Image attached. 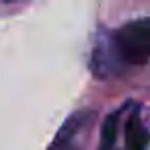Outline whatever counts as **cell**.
Instances as JSON below:
<instances>
[{
  "instance_id": "1",
  "label": "cell",
  "mask_w": 150,
  "mask_h": 150,
  "mask_svg": "<svg viewBox=\"0 0 150 150\" xmlns=\"http://www.w3.org/2000/svg\"><path fill=\"white\" fill-rule=\"evenodd\" d=\"M119 58L134 66H146L150 60V21L138 19L123 25L113 37Z\"/></svg>"
},
{
  "instance_id": "2",
  "label": "cell",
  "mask_w": 150,
  "mask_h": 150,
  "mask_svg": "<svg viewBox=\"0 0 150 150\" xmlns=\"http://www.w3.org/2000/svg\"><path fill=\"white\" fill-rule=\"evenodd\" d=\"M117 62H123L115 50L113 41L107 39H99V45L95 47V56H93V70L97 76H113L117 72Z\"/></svg>"
},
{
  "instance_id": "3",
  "label": "cell",
  "mask_w": 150,
  "mask_h": 150,
  "mask_svg": "<svg viewBox=\"0 0 150 150\" xmlns=\"http://www.w3.org/2000/svg\"><path fill=\"white\" fill-rule=\"evenodd\" d=\"M86 119H88V113H76L70 121H66L64 127L60 129L58 138L50 146V150H76V142L74 140L78 136V132L84 127Z\"/></svg>"
},
{
  "instance_id": "4",
  "label": "cell",
  "mask_w": 150,
  "mask_h": 150,
  "mask_svg": "<svg viewBox=\"0 0 150 150\" xmlns=\"http://www.w3.org/2000/svg\"><path fill=\"white\" fill-rule=\"evenodd\" d=\"M148 144V132L146 125L140 121V115H129L125 123V146L127 150H144Z\"/></svg>"
},
{
  "instance_id": "5",
  "label": "cell",
  "mask_w": 150,
  "mask_h": 150,
  "mask_svg": "<svg viewBox=\"0 0 150 150\" xmlns=\"http://www.w3.org/2000/svg\"><path fill=\"white\" fill-rule=\"evenodd\" d=\"M117 123H119V113L113 111L111 115H107L105 123H103V132H101V150H111L117 138Z\"/></svg>"
},
{
  "instance_id": "6",
  "label": "cell",
  "mask_w": 150,
  "mask_h": 150,
  "mask_svg": "<svg viewBox=\"0 0 150 150\" xmlns=\"http://www.w3.org/2000/svg\"><path fill=\"white\" fill-rule=\"evenodd\" d=\"M4 2H13V0H4Z\"/></svg>"
}]
</instances>
